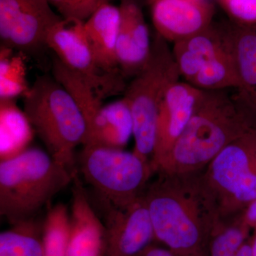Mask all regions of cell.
<instances>
[{
  "label": "cell",
  "instance_id": "cell-27",
  "mask_svg": "<svg viewBox=\"0 0 256 256\" xmlns=\"http://www.w3.org/2000/svg\"><path fill=\"white\" fill-rule=\"evenodd\" d=\"M140 256H180L166 247L152 245Z\"/></svg>",
  "mask_w": 256,
  "mask_h": 256
},
{
  "label": "cell",
  "instance_id": "cell-9",
  "mask_svg": "<svg viewBox=\"0 0 256 256\" xmlns=\"http://www.w3.org/2000/svg\"><path fill=\"white\" fill-rule=\"evenodd\" d=\"M84 24L80 20L63 18L48 34L47 47L102 100L124 94L126 78L121 74L107 73L99 66L86 38Z\"/></svg>",
  "mask_w": 256,
  "mask_h": 256
},
{
  "label": "cell",
  "instance_id": "cell-4",
  "mask_svg": "<svg viewBox=\"0 0 256 256\" xmlns=\"http://www.w3.org/2000/svg\"><path fill=\"white\" fill-rule=\"evenodd\" d=\"M24 112L52 158L74 169L76 148L85 146V118L72 94L53 76L37 77L24 97Z\"/></svg>",
  "mask_w": 256,
  "mask_h": 256
},
{
  "label": "cell",
  "instance_id": "cell-5",
  "mask_svg": "<svg viewBox=\"0 0 256 256\" xmlns=\"http://www.w3.org/2000/svg\"><path fill=\"white\" fill-rule=\"evenodd\" d=\"M181 78L172 50L158 33L142 70L127 84L124 98L132 114L134 152L151 163L156 148L160 105L168 90Z\"/></svg>",
  "mask_w": 256,
  "mask_h": 256
},
{
  "label": "cell",
  "instance_id": "cell-11",
  "mask_svg": "<svg viewBox=\"0 0 256 256\" xmlns=\"http://www.w3.org/2000/svg\"><path fill=\"white\" fill-rule=\"evenodd\" d=\"M102 205L105 220V256H140L156 240L143 194L122 208Z\"/></svg>",
  "mask_w": 256,
  "mask_h": 256
},
{
  "label": "cell",
  "instance_id": "cell-2",
  "mask_svg": "<svg viewBox=\"0 0 256 256\" xmlns=\"http://www.w3.org/2000/svg\"><path fill=\"white\" fill-rule=\"evenodd\" d=\"M254 114L236 89L204 90L188 126L156 172L205 169L226 146L256 128Z\"/></svg>",
  "mask_w": 256,
  "mask_h": 256
},
{
  "label": "cell",
  "instance_id": "cell-21",
  "mask_svg": "<svg viewBox=\"0 0 256 256\" xmlns=\"http://www.w3.org/2000/svg\"><path fill=\"white\" fill-rule=\"evenodd\" d=\"M26 56L8 47L0 48V100L24 97L30 88L26 80Z\"/></svg>",
  "mask_w": 256,
  "mask_h": 256
},
{
  "label": "cell",
  "instance_id": "cell-7",
  "mask_svg": "<svg viewBox=\"0 0 256 256\" xmlns=\"http://www.w3.org/2000/svg\"><path fill=\"white\" fill-rule=\"evenodd\" d=\"M181 78L203 90L236 89L238 78L226 23L213 22L175 42L172 48Z\"/></svg>",
  "mask_w": 256,
  "mask_h": 256
},
{
  "label": "cell",
  "instance_id": "cell-3",
  "mask_svg": "<svg viewBox=\"0 0 256 256\" xmlns=\"http://www.w3.org/2000/svg\"><path fill=\"white\" fill-rule=\"evenodd\" d=\"M76 171L38 148H28L1 160L0 214L11 225L36 217L56 194L73 182Z\"/></svg>",
  "mask_w": 256,
  "mask_h": 256
},
{
  "label": "cell",
  "instance_id": "cell-28",
  "mask_svg": "<svg viewBox=\"0 0 256 256\" xmlns=\"http://www.w3.org/2000/svg\"><path fill=\"white\" fill-rule=\"evenodd\" d=\"M234 256H254L252 242H246Z\"/></svg>",
  "mask_w": 256,
  "mask_h": 256
},
{
  "label": "cell",
  "instance_id": "cell-18",
  "mask_svg": "<svg viewBox=\"0 0 256 256\" xmlns=\"http://www.w3.org/2000/svg\"><path fill=\"white\" fill-rule=\"evenodd\" d=\"M238 78L239 95L256 114V25L226 22Z\"/></svg>",
  "mask_w": 256,
  "mask_h": 256
},
{
  "label": "cell",
  "instance_id": "cell-24",
  "mask_svg": "<svg viewBox=\"0 0 256 256\" xmlns=\"http://www.w3.org/2000/svg\"><path fill=\"white\" fill-rule=\"evenodd\" d=\"M62 18L86 21L102 5L110 0H47Z\"/></svg>",
  "mask_w": 256,
  "mask_h": 256
},
{
  "label": "cell",
  "instance_id": "cell-17",
  "mask_svg": "<svg viewBox=\"0 0 256 256\" xmlns=\"http://www.w3.org/2000/svg\"><path fill=\"white\" fill-rule=\"evenodd\" d=\"M132 136V114L127 101L122 98L102 106L88 126L85 146L124 149Z\"/></svg>",
  "mask_w": 256,
  "mask_h": 256
},
{
  "label": "cell",
  "instance_id": "cell-12",
  "mask_svg": "<svg viewBox=\"0 0 256 256\" xmlns=\"http://www.w3.org/2000/svg\"><path fill=\"white\" fill-rule=\"evenodd\" d=\"M203 92L188 82L180 80L165 95L160 107L156 148L151 162L154 173L182 134Z\"/></svg>",
  "mask_w": 256,
  "mask_h": 256
},
{
  "label": "cell",
  "instance_id": "cell-8",
  "mask_svg": "<svg viewBox=\"0 0 256 256\" xmlns=\"http://www.w3.org/2000/svg\"><path fill=\"white\" fill-rule=\"evenodd\" d=\"M220 220L234 218L256 198V128L226 146L204 170Z\"/></svg>",
  "mask_w": 256,
  "mask_h": 256
},
{
  "label": "cell",
  "instance_id": "cell-14",
  "mask_svg": "<svg viewBox=\"0 0 256 256\" xmlns=\"http://www.w3.org/2000/svg\"><path fill=\"white\" fill-rule=\"evenodd\" d=\"M72 183L67 256H105V224L94 210L76 171Z\"/></svg>",
  "mask_w": 256,
  "mask_h": 256
},
{
  "label": "cell",
  "instance_id": "cell-19",
  "mask_svg": "<svg viewBox=\"0 0 256 256\" xmlns=\"http://www.w3.org/2000/svg\"><path fill=\"white\" fill-rule=\"evenodd\" d=\"M0 130L1 160L26 150L34 133L26 114L14 100H0Z\"/></svg>",
  "mask_w": 256,
  "mask_h": 256
},
{
  "label": "cell",
  "instance_id": "cell-29",
  "mask_svg": "<svg viewBox=\"0 0 256 256\" xmlns=\"http://www.w3.org/2000/svg\"><path fill=\"white\" fill-rule=\"evenodd\" d=\"M252 252H254V256H256V235L255 238H254V240H252Z\"/></svg>",
  "mask_w": 256,
  "mask_h": 256
},
{
  "label": "cell",
  "instance_id": "cell-13",
  "mask_svg": "<svg viewBox=\"0 0 256 256\" xmlns=\"http://www.w3.org/2000/svg\"><path fill=\"white\" fill-rule=\"evenodd\" d=\"M156 33L175 42L202 31L214 22L210 0H148Z\"/></svg>",
  "mask_w": 256,
  "mask_h": 256
},
{
  "label": "cell",
  "instance_id": "cell-26",
  "mask_svg": "<svg viewBox=\"0 0 256 256\" xmlns=\"http://www.w3.org/2000/svg\"><path fill=\"white\" fill-rule=\"evenodd\" d=\"M242 217L250 228H256V198L244 210Z\"/></svg>",
  "mask_w": 256,
  "mask_h": 256
},
{
  "label": "cell",
  "instance_id": "cell-23",
  "mask_svg": "<svg viewBox=\"0 0 256 256\" xmlns=\"http://www.w3.org/2000/svg\"><path fill=\"white\" fill-rule=\"evenodd\" d=\"M68 232V207L57 204L43 220V256H67Z\"/></svg>",
  "mask_w": 256,
  "mask_h": 256
},
{
  "label": "cell",
  "instance_id": "cell-10",
  "mask_svg": "<svg viewBox=\"0 0 256 256\" xmlns=\"http://www.w3.org/2000/svg\"><path fill=\"white\" fill-rule=\"evenodd\" d=\"M62 20L47 0H0L1 46L37 58L48 50V34Z\"/></svg>",
  "mask_w": 256,
  "mask_h": 256
},
{
  "label": "cell",
  "instance_id": "cell-1",
  "mask_svg": "<svg viewBox=\"0 0 256 256\" xmlns=\"http://www.w3.org/2000/svg\"><path fill=\"white\" fill-rule=\"evenodd\" d=\"M204 170H158L143 194L156 240L180 256H208L210 236L220 220Z\"/></svg>",
  "mask_w": 256,
  "mask_h": 256
},
{
  "label": "cell",
  "instance_id": "cell-22",
  "mask_svg": "<svg viewBox=\"0 0 256 256\" xmlns=\"http://www.w3.org/2000/svg\"><path fill=\"white\" fill-rule=\"evenodd\" d=\"M250 228L242 220V214L220 220L210 236L208 256H235L246 242Z\"/></svg>",
  "mask_w": 256,
  "mask_h": 256
},
{
  "label": "cell",
  "instance_id": "cell-15",
  "mask_svg": "<svg viewBox=\"0 0 256 256\" xmlns=\"http://www.w3.org/2000/svg\"><path fill=\"white\" fill-rule=\"evenodd\" d=\"M116 58L124 78H133L146 66L152 40L142 10L136 0H120Z\"/></svg>",
  "mask_w": 256,
  "mask_h": 256
},
{
  "label": "cell",
  "instance_id": "cell-20",
  "mask_svg": "<svg viewBox=\"0 0 256 256\" xmlns=\"http://www.w3.org/2000/svg\"><path fill=\"white\" fill-rule=\"evenodd\" d=\"M43 256V222L36 217L0 234V256Z\"/></svg>",
  "mask_w": 256,
  "mask_h": 256
},
{
  "label": "cell",
  "instance_id": "cell-25",
  "mask_svg": "<svg viewBox=\"0 0 256 256\" xmlns=\"http://www.w3.org/2000/svg\"><path fill=\"white\" fill-rule=\"evenodd\" d=\"M229 21L242 26L256 25V0H216Z\"/></svg>",
  "mask_w": 256,
  "mask_h": 256
},
{
  "label": "cell",
  "instance_id": "cell-6",
  "mask_svg": "<svg viewBox=\"0 0 256 256\" xmlns=\"http://www.w3.org/2000/svg\"><path fill=\"white\" fill-rule=\"evenodd\" d=\"M78 163L82 178L95 190L100 204L117 208L142 196L156 174L150 162L124 149L84 146Z\"/></svg>",
  "mask_w": 256,
  "mask_h": 256
},
{
  "label": "cell",
  "instance_id": "cell-16",
  "mask_svg": "<svg viewBox=\"0 0 256 256\" xmlns=\"http://www.w3.org/2000/svg\"><path fill=\"white\" fill-rule=\"evenodd\" d=\"M119 23V6L107 3L84 24L86 38L96 62L109 74H121L116 58Z\"/></svg>",
  "mask_w": 256,
  "mask_h": 256
}]
</instances>
